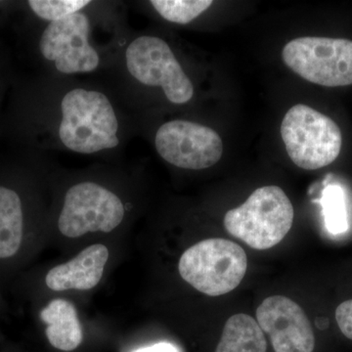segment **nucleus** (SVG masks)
Returning a JSON list of instances; mask_svg holds the SVG:
<instances>
[{"instance_id": "nucleus-17", "label": "nucleus", "mask_w": 352, "mask_h": 352, "mask_svg": "<svg viewBox=\"0 0 352 352\" xmlns=\"http://www.w3.org/2000/svg\"><path fill=\"white\" fill-rule=\"evenodd\" d=\"M91 0H29L27 6L41 24L56 22L85 10Z\"/></svg>"}, {"instance_id": "nucleus-1", "label": "nucleus", "mask_w": 352, "mask_h": 352, "mask_svg": "<svg viewBox=\"0 0 352 352\" xmlns=\"http://www.w3.org/2000/svg\"><path fill=\"white\" fill-rule=\"evenodd\" d=\"M24 108L25 134L41 150L115 157L138 127L136 113L100 80L43 74Z\"/></svg>"}, {"instance_id": "nucleus-6", "label": "nucleus", "mask_w": 352, "mask_h": 352, "mask_svg": "<svg viewBox=\"0 0 352 352\" xmlns=\"http://www.w3.org/2000/svg\"><path fill=\"white\" fill-rule=\"evenodd\" d=\"M247 270L248 256L243 248L219 238L203 240L188 248L178 263L182 279L210 296L226 295L237 288Z\"/></svg>"}, {"instance_id": "nucleus-15", "label": "nucleus", "mask_w": 352, "mask_h": 352, "mask_svg": "<svg viewBox=\"0 0 352 352\" xmlns=\"http://www.w3.org/2000/svg\"><path fill=\"white\" fill-rule=\"evenodd\" d=\"M147 3L162 19L185 25L196 20L214 2L210 0H151Z\"/></svg>"}, {"instance_id": "nucleus-10", "label": "nucleus", "mask_w": 352, "mask_h": 352, "mask_svg": "<svg viewBox=\"0 0 352 352\" xmlns=\"http://www.w3.org/2000/svg\"><path fill=\"white\" fill-rule=\"evenodd\" d=\"M263 332L270 337L275 352H314L315 338L302 307L284 296L264 300L256 310Z\"/></svg>"}, {"instance_id": "nucleus-13", "label": "nucleus", "mask_w": 352, "mask_h": 352, "mask_svg": "<svg viewBox=\"0 0 352 352\" xmlns=\"http://www.w3.org/2000/svg\"><path fill=\"white\" fill-rule=\"evenodd\" d=\"M25 204L18 190L0 184V259L12 258L22 245Z\"/></svg>"}, {"instance_id": "nucleus-14", "label": "nucleus", "mask_w": 352, "mask_h": 352, "mask_svg": "<svg viewBox=\"0 0 352 352\" xmlns=\"http://www.w3.org/2000/svg\"><path fill=\"white\" fill-rule=\"evenodd\" d=\"M265 336L258 322L247 314H236L226 321L215 352H266Z\"/></svg>"}, {"instance_id": "nucleus-3", "label": "nucleus", "mask_w": 352, "mask_h": 352, "mask_svg": "<svg viewBox=\"0 0 352 352\" xmlns=\"http://www.w3.org/2000/svg\"><path fill=\"white\" fill-rule=\"evenodd\" d=\"M122 103L132 111L144 92L161 90L173 105L188 104L195 87L170 44L151 34L129 29L120 41L115 60L104 75Z\"/></svg>"}, {"instance_id": "nucleus-11", "label": "nucleus", "mask_w": 352, "mask_h": 352, "mask_svg": "<svg viewBox=\"0 0 352 352\" xmlns=\"http://www.w3.org/2000/svg\"><path fill=\"white\" fill-rule=\"evenodd\" d=\"M110 252L103 244L88 245L67 263L54 266L45 276L48 289L54 292L89 291L103 277Z\"/></svg>"}, {"instance_id": "nucleus-16", "label": "nucleus", "mask_w": 352, "mask_h": 352, "mask_svg": "<svg viewBox=\"0 0 352 352\" xmlns=\"http://www.w3.org/2000/svg\"><path fill=\"white\" fill-rule=\"evenodd\" d=\"M323 208L324 220L329 232L337 235L349 229L346 197L339 185H328L323 190L322 198L318 201Z\"/></svg>"}, {"instance_id": "nucleus-5", "label": "nucleus", "mask_w": 352, "mask_h": 352, "mask_svg": "<svg viewBox=\"0 0 352 352\" xmlns=\"http://www.w3.org/2000/svg\"><path fill=\"white\" fill-rule=\"evenodd\" d=\"M295 210L280 187L256 189L240 207L226 212L227 232L258 251L271 249L286 237L293 226Z\"/></svg>"}, {"instance_id": "nucleus-18", "label": "nucleus", "mask_w": 352, "mask_h": 352, "mask_svg": "<svg viewBox=\"0 0 352 352\" xmlns=\"http://www.w3.org/2000/svg\"><path fill=\"white\" fill-rule=\"evenodd\" d=\"M336 320L344 337L352 340V300L340 303L336 310Z\"/></svg>"}, {"instance_id": "nucleus-2", "label": "nucleus", "mask_w": 352, "mask_h": 352, "mask_svg": "<svg viewBox=\"0 0 352 352\" xmlns=\"http://www.w3.org/2000/svg\"><path fill=\"white\" fill-rule=\"evenodd\" d=\"M129 28L119 2L91 1L85 10L41 24L36 54L45 75H105Z\"/></svg>"}, {"instance_id": "nucleus-4", "label": "nucleus", "mask_w": 352, "mask_h": 352, "mask_svg": "<svg viewBox=\"0 0 352 352\" xmlns=\"http://www.w3.org/2000/svg\"><path fill=\"white\" fill-rule=\"evenodd\" d=\"M129 204L119 189L94 175L69 183L60 196L58 231L69 239L110 233L126 219Z\"/></svg>"}, {"instance_id": "nucleus-12", "label": "nucleus", "mask_w": 352, "mask_h": 352, "mask_svg": "<svg viewBox=\"0 0 352 352\" xmlns=\"http://www.w3.org/2000/svg\"><path fill=\"white\" fill-rule=\"evenodd\" d=\"M51 346L62 351H73L80 346L83 332L75 305L64 298L51 300L41 311Z\"/></svg>"}, {"instance_id": "nucleus-19", "label": "nucleus", "mask_w": 352, "mask_h": 352, "mask_svg": "<svg viewBox=\"0 0 352 352\" xmlns=\"http://www.w3.org/2000/svg\"><path fill=\"white\" fill-rule=\"evenodd\" d=\"M133 352H179L177 347L170 342H159L151 346L142 347Z\"/></svg>"}, {"instance_id": "nucleus-8", "label": "nucleus", "mask_w": 352, "mask_h": 352, "mask_svg": "<svg viewBox=\"0 0 352 352\" xmlns=\"http://www.w3.org/2000/svg\"><path fill=\"white\" fill-rule=\"evenodd\" d=\"M284 63L307 82L327 87L352 85V41L302 36L287 43Z\"/></svg>"}, {"instance_id": "nucleus-9", "label": "nucleus", "mask_w": 352, "mask_h": 352, "mask_svg": "<svg viewBox=\"0 0 352 352\" xmlns=\"http://www.w3.org/2000/svg\"><path fill=\"white\" fill-rule=\"evenodd\" d=\"M154 146L164 162L188 170L214 166L223 153V143L217 131L187 120L162 124L155 131Z\"/></svg>"}, {"instance_id": "nucleus-7", "label": "nucleus", "mask_w": 352, "mask_h": 352, "mask_svg": "<svg viewBox=\"0 0 352 352\" xmlns=\"http://www.w3.org/2000/svg\"><path fill=\"white\" fill-rule=\"evenodd\" d=\"M281 135L289 159L303 170L329 166L342 150L339 126L328 116L302 104L293 106L285 115Z\"/></svg>"}]
</instances>
